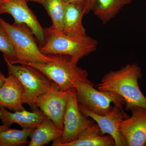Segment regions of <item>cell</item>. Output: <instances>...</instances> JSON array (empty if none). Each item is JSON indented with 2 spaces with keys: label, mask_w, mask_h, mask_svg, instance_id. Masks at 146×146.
Segmentation results:
<instances>
[{
  "label": "cell",
  "mask_w": 146,
  "mask_h": 146,
  "mask_svg": "<svg viewBox=\"0 0 146 146\" xmlns=\"http://www.w3.org/2000/svg\"><path fill=\"white\" fill-rule=\"evenodd\" d=\"M143 76L138 64L129 63L117 70L106 73L97 86V89L112 91L122 97L125 101L126 110L133 106L146 108V98L138 83Z\"/></svg>",
  "instance_id": "1"
},
{
  "label": "cell",
  "mask_w": 146,
  "mask_h": 146,
  "mask_svg": "<svg viewBox=\"0 0 146 146\" xmlns=\"http://www.w3.org/2000/svg\"><path fill=\"white\" fill-rule=\"evenodd\" d=\"M45 29L46 42L39 48L44 54L68 56L78 63L98 48L97 40L87 35L70 36L50 27Z\"/></svg>",
  "instance_id": "2"
},
{
  "label": "cell",
  "mask_w": 146,
  "mask_h": 146,
  "mask_svg": "<svg viewBox=\"0 0 146 146\" xmlns=\"http://www.w3.org/2000/svg\"><path fill=\"white\" fill-rule=\"evenodd\" d=\"M0 24L15 51L16 64L47 63L54 60L55 55H47L40 52L34 35L26 25L15 23L11 25L1 18Z\"/></svg>",
  "instance_id": "3"
},
{
  "label": "cell",
  "mask_w": 146,
  "mask_h": 146,
  "mask_svg": "<svg viewBox=\"0 0 146 146\" xmlns=\"http://www.w3.org/2000/svg\"><path fill=\"white\" fill-rule=\"evenodd\" d=\"M54 60L47 63L24 64L36 68L56 84L59 89L68 91L74 88L75 83L79 81L94 86L88 78L87 71L77 65L78 62L70 56L55 55Z\"/></svg>",
  "instance_id": "4"
},
{
  "label": "cell",
  "mask_w": 146,
  "mask_h": 146,
  "mask_svg": "<svg viewBox=\"0 0 146 146\" xmlns=\"http://www.w3.org/2000/svg\"><path fill=\"white\" fill-rule=\"evenodd\" d=\"M8 74L16 76L25 89L24 104L28 105L32 111L36 110L34 100L53 89H59L56 83L41 71L24 64H12L5 60Z\"/></svg>",
  "instance_id": "5"
},
{
  "label": "cell",
  "mask_w": 146,
  "mask_h": 146,
  "mask_svg": "<svg viewBox=\"0 0 146 146\" xmlns=\"http://www.w3.org/2000/svg\"><path fill=\"white\" fill-rule=\"evenodd\" d=\"M90 84L76 82L74 89L78 102L82 106L91 112L104 115L111 112L114 105L123 106L125 101L122 97L112 91H100Z\"/></svg>",
  "instance_id": "6"
},
{
  "label": "cell",
  "mask_w": 146,
  "mask_h": 146,
  "mask_svg": "<svg viewBox=\"0 0 146 146\" xmlns=\"http://www.w3.org/2000/svg\"><path fill=\"white\" fill-rule=\"evenodd\" d=\"M75 89L71 90L63 117V133L55 140L52 146H63L75 140L84 130L95 121L79 110Z\"/></svg>",
  "instance_id": "7"
},
{
  "label": "cell",
  "mask_w": 146,
  "mask_h": 146,
  "mask_svg": "<svg viewBox=\"0 0 146 146\" xmlns=\"http://www.w3.org/2000/svg\"><path fill=\"white\" fill-rule=\"evenodd\" d=\"M27 3L26 0H3L0 4V15L8 13L13 17L15 23L24 24L28 27L41 47L46 42L45 29L40 25Z\"/></svg>",
  "instance_id": "8"
},
{
  "label": "cell",
  "mask_w": 146,
  "mask_h": 146,
  "mask_svg": "<svg viewBox=\"0 0 146 146\" xmlns=\"http://www.w3.org/2000/svg\"><path fill=\"white\" fill-rule=\"evenodd\" d=\"M72 90V89H71ZM53 89L34 100L35 106L39 108L56 127L63 130V117L71 91Z\"/></svg>",
  "instance_id": "9"
},
{
  "label": "cell",
  "mask_w": 146,
  "mask_h": 146,
  "mask_svg": "<svg viewBox=\"0 0 146 146\" xmlns=\"http://www.w3.org/2000/svg\"><path fill=\"white\" fill-rule=\"evenodd\" d=\"M79 110L92 119L100 128L103 134L112 136L116 146H128L127 141L120 131V123L124 119L129 117L123 109V106L114 105L113 109L108 114L100 115L87 110L78 103Z\"/></svg>",
  "instance_id": "10"
},
{
  "label": "cell",
  "mask_w": 146,
  "mask_h": 146,
  "mask_svg": "<svg viewBox=\"0 0 146 146\" xmlns=\"http://www.w3.org/2000/svg\"><path fill=\"white\" fill-rule=\"evenodd\" d=\"M131 117L120 123L119 129L127 141L128 146H144L146 141V108L133 106Z\"/></svg>",
  "instance_id": "11"
},
{
  "label": "cell",
  "mask_w": 146,
  "mask_h": 146,
  "mask_svg": "<svg viewBox=\"0 0 146 146\" xmlns=\"http://www.w3.org/2000/svg\"><path fill=\"white\" fill-rule=\"evenodd\" d=\"M25 92L24 86L18 78L13 74H8L0 87V107L13 112L24 110Z\"/></svg>",
  "instance_id": "12"
},
{
  "label": "cell",
  "mask_w": 146,
  "mask_h": 146,
  "mask_svg": "<svg viewBox=\"0 0 146 146\" xmlns=\"http://www.w3.org/2000/svg\"><path fill=\"white\" fill-rule=\"evenodd\" d=\"M46 116L38 108L32 112L25 109L11 112L6 108L0 107V120L3 125L10 127L13 123L21 126L23 129L36 128Z\"/></svg>",
  "instance_id": "13"
},
{
  "label": "cell",
  "mask_w": 146,
  "mask_h": 146,
  "mask_svg": "<svg viewBox=\"0 0 146 146\" xmlns=\"http://www.w3.org/2000/svg\"><path fill=\"white\" fill-rule=\"evenodd\" d=\"M63 146H115L112 136L104 135L96 123L81 132L75 140Z\"/></svg>",
  "instance_id": "14"
},
{
  "label": "cell",
  "mask_w": 146,
  "mask_h": 146,
  "mask_svg": "<svg viewBox=\"0 0 146 146\" xmlns=\"http://www.w3.org/2000/svg\"><path fill=\"white\" fill-rule=\"evenodd\" d=\"M84 15V9L82 7L66 4L65 15L61 32L70 36L86 35L85 29L82 25Z\"/></svg>",
  "instance_id": "15"
},
{
  "label": "cell",
  "mask_w": 146,
  "mask_h": 146,
  "mask_svg": "<svg viewBox=\"0 0 146 146\" xmlns=\"http://www.w3.org/2000/svg\"><path fill=\"white\" fill-rule=\"evenodd\" d=\"M63 131L58 129L47 117L35 129L30 137L29 146H43L61 138Z\"/></svg>",
  "instance_id": "16"
},
{
  "label": "cell",
  "mask_w": 146,
  "mask_h": 146,
  "mask_svg": "<svg viewBox=\"0 0 146 146\" xmlns=\"http://www.w3.org/2000/svg\"><path fill=\"white\" fill-rule=\"evenodd\" d=\"M131 1L132 0H96L92 11L103 23L106 24Z\"/></svg>",
  "instance_id": "17"
},
{
  "label": "cell",
  "mask_w": 146,
  "mask_h": 146,
  "mask_svg": "<svg viewBox=\"0 0 146 146\" xmlns=\"http://www.w3.org/2000/svg\"><path fill=\"white\" fill-rule=\"evenodd\" d=\"M31 129H11L0 132V146H23L29 143L28 138L34 130Z\"/></svg>",
  "instance_id": "18"
},
{
  "label": "cell",
  "mask_w": 146,
  "mask_h": 146,
  "mask_svg": "<svg viewBox=\"0 0 146 146\" xmlns=\"http://www.w3.org/2000/svg\"><path fill=\"white\" fill-rule=\"evenodd\" d=\"M65 5L63 0H46L42 4L52 21L51 28L60 31H62Z\"/></svg>",
  "instance_id": "19"
},
{
  "label": "cell",
  "mask_w": 146,
  "mask_h": 146,
  "mask_svg": "<svg viewBox=\"0 0 146 146\" xmlns=\"http://www.w3.org/2000/svg\"><path fill=\"white\" fill-rule=\"evenodd\" d=\"M0 51L3 55L4 58L12 64L17 61L15 51L10 39L0 24Z\"/></svg>",
  "instance_id": "20"
},
{
  "label": "cell",
  "mask_w": 146,
  "mask_h": 146,
  "mask_svg": "<svg viewBox=\"0 0 146 146\" xmlns=\"http://www.w3.org/2000/svg\"><path fill=\"white\" fill-rule=\"evenodd\" d=\"M65 4L74 5L82 7L84 9L86 5V0H63Z\"/></svg>",
  "instance_id": "21"
},
{
  "label": "cell",
  "mask_w": 146,
  "mask_h": 146,
  "mask_svg": "<svg viewBox=\"0 0 146 146\" xmlns=\"http://www.w3.org/2000/svg\"><path fill=\"white\" fill-rule=\"evenodd\" d=\"M96 0H86V5L84 8V15L89 14L93 11Z\"/></svg>",
  "instance_id": "22"
},
{
  "label": "cell",
  "mask_w": 146,
  "mask_h": 146,
  "mask_svg": "<svg viewBox=\"0 0 146 146\" xmlns=\"http://www.w3.org/2000/svg\"><path fill=\"white\" fill-rule=\"evenodd\" d=\"M5 78L6 77L4 75L0 70V87L1 86L5 81Z\"/></svg>",
  "instance_id": "23"
},
{
  "label": "cell",
  "mask_w": 146,
  "mask_h": 146,
  "mask_svg": "<svg viewBox=\"0 0 146 146\" xmlns=\"http://www.w3.org/2000/svg\"><path fill=\"white\" fill-rule=\"evenodd\" d=\"M10 127H8L7 126L4 125L3 124V125H0V132L3 131L7 130Z\"/></svg>",
  "instance_id": "24"
},
{
  "label": "cell",
  "mask_w": 146,
  "mask_h": 146,
  "mask_svg": "<svg viewBox=\"0 0 146 146\" xmlns=\"http://www.w3.org/2000/svg\"><path fill=\"white\" fill-rule=\"evenodd\" d=\"M27 1H33L35 2H36L37 3H39L41 4L42 5L44 2L46 0H26Z\"/></svg>",
  "instance_id": "25"
},
{
  "label": "cell",
  "mask_w": 146,
  "mask_h": 146,
  "mask_svg": "<svg viewBox=\"0 0 146 146\" xmlns=\"http://www.w3.org/2000/svg\"><path fill=\"white\" fill-rule=\"evenodd\" d=\"M3 0H0V4H1V3H2Z\"/></svg>",
  "instance_id": "26"
},
{
  "label": "cell",
  "mask_w": 146,
  "mask_h": 146,
  "mask_svg": "<svg viewBox=\"0 0 146 146\" xmlns=\"http://www.w3.org/2000/svg\"><path fill=\"white\" fill-rule=\"evenodd\" d=\"M144 146H146V141L145 143V145H144Z\"/></svg>",
  "instance_id": "27"
},
{
  "label": "cell",
  "mask_w": 146,
  "mask_h": 146,
  "mask_svg": "<svg viewBox=\"0 0 146 146\" xmlns=\"http://www.w3.org/2000/svg\"></svg>",
  "instance_id": "28"
}]
</instances>
